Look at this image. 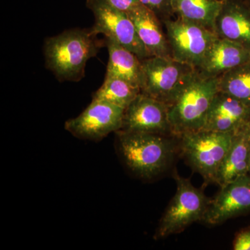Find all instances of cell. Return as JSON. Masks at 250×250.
Instances as JSON below:
<instances>
[{"label": "cell", "instance_id": "cell-16", "mask_svg": "<svg viewBox=\"0 0 250 250\" xmlns=\"http://www.w3.org/2000/svg\"><path fill=\"white\" fill-rule=\"evenodd\" d=\"M108 62L106 76L118 77L141 90L143 70L141 60L113 39L106 38Z\"/></svg>", "mask_w": 250, "mask_h": 250}, {"label": "cell", "instance_id": "cell-23", "mask_svg": "<svg viewBox=\"0 0 250 250\" xmlns=\"http://www.w3.org/2000/svg\"><path fill=\"white\" fill-rule=\"evenodd\" d=\"M104 1L125 13L129 12L131 9H134L135 6L140 4L137 0H104Z\"/></svg>", "mask_w": 250, "mask_h": 250}, {"label": "cell", "instance_id": "cell-19", "mask_svg": "<svg viewBox=\"0 0 250 250\" xmlns=\"http://www.w3.org/2000/svg\"><path fill=\"white\" fill-rule=\"evenodd\" d=\"M140 93L141 89L129 82L118 77L106 76L93 99L104 100L125 109Z\"/></svg>", "mask_w": 250, "mask_h": 250}, {"label": "cell", "instance_id": "cell-6", "mask_svg": "<svg viewBox=\"0 0 250 250\" xmlns=\"http://www.w3.org/2000/svg\"><path fill=\"white\" fill-rule=\"evenodd\" d=\"M143 83L141 93L168 106L190 82L196 70L172 58L149 57L141 60Z\"/></svg>", "mask_w": 250, "mask_h": 250}, {"label": "cell", "instance_id": "cell-10", "mask_svg": "<svg viewBox=\"0 0 250 250\" xmlns=\"http://www.w3.org/2000/svg\"><path fill=\"white\" fill-rule=\"evenodd\" d=\"M121 130L173 135L169 121L168 106L159 100L141 93L125 108Z\"/></svg>", "mask_w": 250, "mask_h": 250}, {"label": "cell", "instance_id": "cell-20", "mask_svg": "<svg viewBox=\"0 0 250 250\" xmlns=\"http://www.w3.org/2000/svg\"><path fill=\"white\" fill-rule=\"evenodd\" d=\"M218 90L250 106V62L218 77Z\"/></svg>", "mask_w": 250, "mask_h": 250}, {"label": "cell", "instance_id": "cell-24", "mask_svg": "<svg viewBox=\"0 0 250 250\" xmlns=\"http://www.w3.org/2000/svg\"><path fill=\"white\" fill-rule=\"evenodd\" d=\"M237 134L243 136L250 146V115Z\"/></svg>", "mask_w": 250, "mask_h": 250}, {"label": "cell", "instance_id": "cell-25", "mask_svg": "<svg viewBox=\"0 0 250 250\" xmlns=\"http://www.w3.org/2000/svg\"><path fill=\"white\" fill-rule=\"evenodd\" d=\"M243 1L248 5V7L250 9V0H243Z\"/></svg>", "mask_w": 250, "mask_h": 250}, {"label": "cell", "instance_id": "cell-15", "mask_svg": "<svg viewBox=\"0 0 250 250\" xmlns=\"http://www.w3.org/2000/svg\"><path fill=\"white\" fill-rule=\"evenodd\" d=\"M126 14L150 57L172 58L164 24L154 13L139 4Z\"/></svg>", "mask_w": 250, "mask_h": 250}, {"label": "cell", "instance_id": "cell-22", "mask_svg": "<svg viewBox=\"0 0 250 250\" xmlns=\"http://www.w3.org/2000/svg\"><path fill=\"white\" fill-rule=\"evenodd\" d=\"M233 247L234 250H250V229L237 235Z\"/></svg>", "mask_w": 250, "mask_h": 250}, {"label": "cell", "instance_id": "cell-9", "mask_svg": "<svg viewBox=\"0 0 250 250\" xmlns=\"http://www.w3.org/2000/svg\"><path fill=\"white\" fill-rule=\"evenodd\" d=\"M124 108L104 100L93 99L84 111L65 124V129L75 137L100 141L123 126Z\"/></svg>", "mask_w": 250, "mask_h": 250}, {"label": "cell", "instance_id": "cell-8", "mask_svg": "<svg viewBox=\"0 0 250 250\" xmlns=\"http://www.w3.org/2000/svg\"><path fill=\"white\" fill-rule=\"evenodd\" d=\"M86 6L93 12L97 34L113 39L136 54L141 60L150 57L139 39L126 13L113 7L104 0H86Z\"/></svg>", "mask_w": 250, "mask_h": 250}, {"label": "cell", "instance_id": "cell-2", "mask_svg": "<svg viewBox=\"0 0 250 250\" xmlns=\"http://www.w3.org/2000/svg\"><path fill=\"white\" fill-rule=\"evenodd\" d=\"M101 44L91 29H73L46 39V67L62 82H78L84 77L87 62L98 54Z\"/></svg>", "mask_w": 250, "mask_h": 250}, {"label": "cell", "instance_id": "cell-1", "mask_svg": "<svg viewBox=\"0 0 250 250\" xmlns=\"http://www.w3.org/2000/svg\"><path fill=\"white\" fill-rule=\"evenodd\" d=\"M117 148L126 167L138 178L152 180L170 168L179 152L173 135L117 131Z\"/></svg>", "mask_w": 250, "mask_h": 250}, {"label": "cell", "instance_id": "cell-21", "mask_svg": "<svg viewBox=\"0 0 250 250\" xmlns=\"http://www.w3.org/2000/svg\"><path fill=\"white\" fill-rule=\"evenodd\" d=\"M140 4L150 10L161 20V22L166 20L173 18L174 15L172 8V0H137Z\"/></svg>", "mask_w": 250, "mask_h": 250}, {"label": "cell", "instance_id": "cell-11", "mask_svg": "<svg viewBox=\"0 0 250 250\" xmlns=\"http://www.w3.org/2000/svg\"><path fill=\"white\" fill-rule=\"evenodd\" d=\"M220 191L210 200L201 222L215 226L250 210V177L248 174L220 188Z\"/></svg>", "mask_w": 250, "mask_h": 250}, {"label": "cell", "instance_id": "cell-18", "mask_svg": "<svg viewBox=\"0 0 250 250\" xmlns=\"http://www.w3.org/2000/svg\"><path fill=\"white\" fill-rule=\"evenodd\" d=\"M223 0H172L174 15L214 31Z\"/></svg>", "mask_w": 250, "mask_h": 250}, {"label": "cell", "instance_id": "cell-26", "mask_svg": "<svg viewBox=\"0 0 250 250\" xmlns=\"http://www.w3.org/2000/svg\"><path fill=\"white\" fill-rule=\"evenodd\" d=\"M248 175L250 177V162H249V170H248Z\"/></svg>", "mask_w": 250, "mask_h": 250}, {"label": "cell", "instance_id": "cell-3", "mask_svg": "<svg viewBox=\"0 0 250 250\" xmlns=\"http://www.w3.org/2000/svg\"><path fill=\"white\" fill-rule=\"evenodd\" d=\"M218 91V78L202 77L195 72L178 96L167 106L172 134L179 136L203 129Z\"/></svg>", "mask_w": 250, "mask_h": 250}, {"label": "cell", "instance_id": "cell-14", "mask_svg": "<svg viewBox=\"0 0 250 250\" xmlns=\"http://www.w3.org/2000/svg\"><path fill=\"white\" fill-rule=\"evenodd\" d=\"M218 38L232 41L250 50V9L243 0H223L215 21Z\"/></svg>", "mask_w": 250, "mask_h": 250}, {"label": "cell", "instance_id": "cell-17", "mask_svg": "<svg viewBox=\"0 0 250 250\" xmlns=\"http://www.w3.org/2000/svg\"><path fill=\"white\" fill-rule=\"evenodd\" d=\"M250 146L241 134H235L232 144L217 174L216 182L220 188L248 174Z\"/></svg>", "mask_w": 250, "mask_h": 250}, {"label": "cell", "instance_id": "cell-7", "mask_svg": "<svg viewBox=\"0 0 250 250\" xmlns=\"http://www.w3.org/2000/svg\"><path fill=\"white\" fill-rule=\"evenodd\" d=\"M162 23L172 58L196 70L218 36L203 26L176 16Z\"/></svg>", "mask_w": 250, "mask_h": 250}, {"label": "cell", "instance_id": "cell-5", "mask_svg": "<svg viewBox=\"0 0 250 250\" xmlns=\"http://www.w3.org/2000/svg\"><path fill=\"white\" fill-rule=\"evenodd\" d=\"M177 190L163 215L154 238H166L183 231L191 224L201 221L210 200L189 179L174 172Z\"/></svg>", "mask_w": 250, "mask_h": 250}, {"label": "cell", "instance_id": "cell-4", "mask_svg": "<svg viewBox=\"0 0 250 250\" xmlns=\"http://www.w3.org/2000/svg\"><path fill=\"white\" fill-rule=\"evenodd\" d=\"M235 134L200 130L179 138V152L207 183H215L219 167L232 144Z\"/></svg>", "mask_w": 250, "mask_h": 250}, {"label": "cell", "instance_id": "cell-13", "mask_svg": "<svg viewBox=\"0 0 250 250\" xmlns=\"http://www.w3.org/2000/svg\"><path fill=\"white\" fill-rule=\"evenodd\" d=\"M250 62V50L239 44L217 38L196 71L205 77L218 78L225 72Z\"/></svg>", "mask_w": 250, "mask_h": 250}, {"label": "cell", "instance_id": "cell-12", "mask_svg": "<svg viewBox=\"0 0 250 250\" xmlns=\"http://www.w3.org/2000/svg\"><path fill=\"white\" fill-rule=\"evenodd\" d=\"M250 115V106L218 90L202 130L236 134Z\"/></svg>", "mask_w": 250, "mask_h": 250}]
</instances>
